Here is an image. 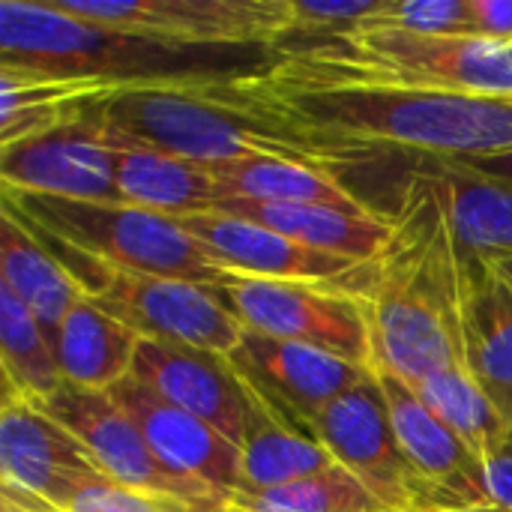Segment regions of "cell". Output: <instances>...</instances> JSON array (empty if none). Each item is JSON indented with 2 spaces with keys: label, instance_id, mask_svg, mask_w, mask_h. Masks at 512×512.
I'll list each match as a JSON object with an SVG mask.
<instances>
[{
  "label": "cell",
  "instance_id": "cell-28",
  "mask_svg": "<svg viewBox=\"0 0 512 512\" xmlns=\"http://www.w3.org/2000/svg\"><path fill=\"white\" fill-rule=\"evenodd\" d=\"M0 366L3 393L33 405L48 402L66 384L51 336L6 285H0Z\"/></svg>",
  "mask_w": 512,
  "mask_h": 512
},
{
  "label": "cell",
  "instance_id": "cell-33",
  "mask_svg": "<svg viewBox=\"0 0 512 512\" xmlns=\"http://www.w3.org/2000/svg\"><path fill=\"white\" fill-rule=\"evenodd\" d=\"M483 465V507H498L512 512V441Z\"/></svg>",
  "mask_w": 512,
  "mask_h": 512
},
{
  "label": "cell",
  "instance_id": "cell-31",
  "mask_svg": "<svg viewBox=\"0 0 512 512\" xmlns=\"http://www.w3.org/2000/svg\"><path fill=\"white\" fill-rule=\"evenodd\" d=\"M294 3V33L312 36L315 30L324 33H342L351 27H363L375 21L387 0H291Z\"/></svg>",
  "mask_w": 512,
  "mask_h": 512
},
{
  "label": "cell",
  "instance_id": "cell-34",
  "mask_svg": "<svg viewBox=\"0 0 512 512\" xmlns=\"http://www.w3.org/2000/svg\"><path fill=\"white\" fill-rule=\"evenodd\" d=\"M474 36L512 42V0H468Z\"/></svg>",
  "mask_w": 512,
  "mask_h": 512
},
{
  "label": "cell",
  "instance_id": "cell-36",
  "mask_svg": "<svg viewBox=\"0 0 512 512\" xmlns=\"http://www.w3.org/2000/svg\"><path fill=\"white\" fill-rule=\"evenodd\" d=\"M447 512H507V510H498V507H462V510H447Z\"/></svg>",
  "mask_w": 512,
  "mask_h": 512
},
{
  "label": "cell",
  "instance_id": "cell-16",
  "mask_svg": "<svg viewBox=\"0 0 512 512\" xmlns=\"http://www.w3.org/2000/svg\"><path fill=\"white\" fill-rule=\"evenodd\" d=\"M231 363L264 387L276 402L297 414L306 426L336 399L372 381V366H360L312 345L270 339L246 330Z\"/></svg>",
  "mask_w": 512,
  "mask_h": 512
},
{
  "label": "cell",
  "instance_id": "cell-35",
  "mask_svg": "<svg viewBox=\"0 0 512 512\" xmlns=\"http://www.w3.org/2000/svg\"><path fill=\"white\" fill-rule=\"evenodd\" d=\"M465 165L483 171V174H492V177H501V180H512V150L507 153H495V156H477V159H462Z\"/></svg>",
  "mask_w": 512,
  "mask_h": 512
},
{
  "label": "cell",
  "instance_id": "cell-23",
  "mask_svg": "<svg viewBox=\"0 0 512 512\" xmlns=\"http://www.w3.org/2000/svg\"><path fill=\"white\" fill-rule=\"evenodd\" d=\"M87 114V111H84ZM90 117V114H87ZM102 138L117 150V189L120 201L165 213L171 219L213 213L222 201V189L210 165L180 159L138 141H129L99 120H93Z\"/></svg>",
  "mask_w": 512,
  "mask_h": 512
},
{
  "label": "cell",
  "instance_id": "cell-17",
  "mask_svg": "<svg viewBox=\"0 0 512 512\" xmlns=\"http://www.w3.org/2000/svg\"><path fill=\"white\" fill-rule=\"evenodd\" d=\"M384 396L396 441L414 471L447 501L450 510L483 507V465L468 444L426 408L411 384L393 372L372 366Z\"/></svg>",
  "mask_w": 512,
  "mask_h": 512
},
{
  "label": "cell",
  "instance_id": "cell-2",
  "mask_svg": "<svg viewBox=\"0 0 512 512\" xmlns=\"http://www.w3.org/2000/svg\"><path fill=\"white\" fill-rule=\"evenodd\" d=\"M369 339L372 366L417 387L462 363L459 243L423 177L414 174L384 252L348 279Z\"/></svg>",
  "mask_w": 512,
  "mask_h": 512
},
{
  "label": "cell",
  "instance_id": "cell-25",
  "mask_svg": "<svg viewBox=\"0 0 512 512\" xmlns=\"http://www.w3.org/2000/svg\"><path fill=\"white\" fill-rule=\"evenodd\" d=\"M0 285H6L36 315L48 336H54L69 309L84 300L75 276L45 249L9 204H3L0 216Z\"/></svg>",
  "mask_w": 512,
  "mask_h": 512
},
{
  "label": "cell",
  "instance_id": "cell-4",
  "mask_svg": "<svg viewBox=\"0 0 512 512\" xmlns=\"http://www.w3.org/2000/svg\"><path fill=\"white\" fill-rule=\"evenodd\" d=\"M282 60L342 81L512 99V42L351 27L291 42Z\"/></svg>",
  "mask_w": 512,
  "mask_h": 512
},
{
  "label": "cell",
  "instance_id": "cell-38",
  "mask_svg": "<svg viewBox=\"0 0 512 512\" xmlns=\"http://www.w3.org/2000/svg\"><path fill=\"white\" fill-rule=\"evenodd\" d=\"M3 512H24V510H18V507H12V504H6V501H3Z\"/></svg>",
  "mask_w": 512,
  "mask_h": 512
},
{
  "label": "cell",
  "instance_id": "cell-10",
  "mask_svg": "<svg viewBox=\"0 0 512 512\" xmlns=\"http://www.w3.org/2000/svg\"><path fill=\"white\" fill-rule=\"evenodd\" d=\"M312 435L336 465L351 471L387 512H447V501L405 459L384 396L372 381L336 399L312 420Z\"/></svg>",
  "mask_w": 512,
  "mask_h": 512
},
{
  "label": "cell",
  "instance_id": "cell-5",
  "mask_svg": "<svg viewBox=\"0 0 512 512\" xmlns=\"http://www.w3.org/2000/svg\"><path fill=\"white\" fill-rule=\"evenodd\" d=\"M3 204H9L30 228L120 270L186 279L210 288H216L225 273L207 249L177 225V219L129 201H66L3 192Z\"/></svg>",
  "mask_w": 512,
  "mask_h": 512
},
{
  "label": "cell",
  "instance_id": "cell-29",
  "mask_svg": "<svg viewBox=\"0 0 512 512\" xmlns=\"http://www.w3.org/2000/svg\"><path fill=\"white\" fill-rule=\"evenodd\" d=\"M222 512H387L378 498L342 465H330L312 477L267 489L240 492Z\"/></svg>",
  "mask_w": 512,
  "mask_h": 512
},
{
  "label": "cell",
  "instance_id": "cell-19",
  "mask_svg": "<svg viewBox=\"0 0 512 512\" xmlns=\"http://www.w3.org/2000/svg\"><path fill=\"white\" fill-rule=\"evenodd\" d=\"M177 225L207 249V255L231 273L261 279H303V282H345L360 264L315 252L258 222L228 213L180 216Z\"/></svg>",
  "mask_w": 512,
  "mask_h": 512
},
{
  "label": "cell",
  "instance_id": "cell-6",
  "mask_svg": "<svg viewBox=\"0 0 512 512\" xmlns=\"http://www.w3.org/2000/svg\"><path fill=\"white\" fill-rule=\"evenodd\" d=\"M201 81L204 78L114 87L93 99L84 111L129 141L192 159L198 165H219L243 156L300 159L288 144L270 132H261L249 117L210 99L201 90Z\"/></svg>",
  "mask_w": 512,
  "mask_h": 512
},
{
  "label": "cell",
  "instance_id": "cell-7",
  "mask_svg": "<svg viewBox=\"0 0 512 512\" xmlns=\"http://www.w3.org/2000/svg\"><path fill=\"white\" fill-rule=\"evenodd\" d=\"M24 222V219H21ZM27 225V222H24ZM30 228V225H27ZM45 249L75 276L84 297L123 321L141 339L186 345L231 357L246 327L210 285L120 270L93 255L30 228Z\"/></svg>",
  "mask_w": 512,
  "mask_h": 512
},
{
  "label": "cell",
  "instance_id": "cell-20",
  "mask_svg": "<svg viewBox=\"0 0 512 512\" xmlns=\"http://www.w3.org/2000/svg\"><path fill=\"white\" fill-rule=\"evenodd\" d=\"M243 435H240V486L243 492H267L303 477H312L330 465V453L321 447L312 429L276 402L264 387L243 375Z\"/></svg>",
  "mask_w": 512,
  "mask_h": 512
},
{
  "label": "cell",
  "instance_id": "cell-32",
  "mask_svg": "<svg viewBox=\"0 0 512 512\" xmlns=\"http://www.w3.org/2000/svg\"><path fill=\"white\" fill-rule=\"evenodd\" d=\"M69 512H222V510H201L186 501L162 498V495H147L135 492L126 486H117L114 480H102L87 486L75 501Z\"/></svg>",
  "mask_w": 512,
  "mask_h": 512
},
{
  "label": "cell",
  "instance_id": "cell-30",
  "mask_svg": "<svg viewBox=\"0 0 512 512\" xmlns=\"http://www.w3.org/2000/svg\"><path fill=\"white\" fill-rule=\"evenodd\" d=\"M363 27H393L432 36H474L468 0H387L384 12Z\"/></svg>",
  "mask_w": 512,
  "mask_h": 512
},
{
  "label": "cell",
  "instance_id": "cell-1",
  "mask_svg": "<svg viewBox=\"0 0 512 512\" xmlns=\"http://www.w3.org/2000/svg\"><path fill=\"white\" fill-rule=\"evenodd\" d=\"M201 90L327 171L369 150L441 159L512 150V99L324 78L288 60L234 78H204Z\"/></svg>",
  "mask_w": 512,
  "mask_h": 512
},
{
  "label": "cell",
  "instance_id": "cell-9",
  "mask_svg": "<svg viewBox=\"0 0 512 512\" xmlns=\"http://www.w3.org/2000/svg\"><path fill=\"white\" fill-rule=\"evenodd\" d=\"M78 18L189 48L276 45L294 33L291 0H54Z\"/></svg>",
  "mask_w": 512,
  "mask_h": 512
},
{
  "label": "cell",
  "instance_id": "cell-12",
  "mask_svg": "<svg viewBox=\"0 0 512 512\" xmlns=\"http://www.w3.org/2000/svg\"><path fill=\"white\" fill-rule=\"evenodd\" d=\"M36 408L60 423L69 435H75L96 459L102 474L117 486L186 501L201 510H225V504L213 492L192 480H183L159 462L138 423L111 399V393L63 384L48 402H39Z\"/></svg>",
  "mask_w": 512,
  "mask_h": 512
},
{
  "label": "cell",
  "instance_id": "cell-11",
  "mask_svg": "<svg viewBox=\"0 0 512 512\" xmlns=\"http://www.w3.org/2000/svg\"><path fill=\"white\" fill-rule=\"evenodd\" d=\"M108 480L84 444L33 402L3 393L0 486L3 501L24 512H69L93 483Z\"/></svg>",
  "mask_w": 512,
  "mask_h": 512
},
{
  "label": "cell",
  "instance_id": "cell-8",
  "mask_svg": "<svg viewBox=\"0 0 512 512\" xmlns=\"http://www.w3.org/2000/svg\"><path fill=\"white\" fill-rule=\"evenodd\" d=\"M216 294L252 333L300 342L342 360L372 366V339L345 282L261 279L225 270Z\"/></svg>",
  "mask_w": 512,
  "mask_h": 512
},
{
  "label": "cell",
  "instance_id": "cell-3",
  "mask_svg": "<svg viewBox=\"0 0 512 512\" xmlns=\"http://www.w3.org/2000/svg\"><path fill=\"white\" fill-rule=\"evenodd\" d=\"M228 48H189L138 33H123L72 12L54 0H0V69L45 78L87 81L102 87L234 78L213 54Z\"/></svg>",
  "mask_w": 512,
  "mask_h": 512
},
{
  "label": "cell",
  "instance_id": "cell-27",
  "mask_svg": "<svg viewBox=\"0 0 512 512\" xmlns=\"http://www.w3.org/2000/svg\"><path fill=\"white\" fill-rule=\"evenodd\" d=\"M414 393L438 414L477 459H489L512 441V417L486 393V387L465 369L450 366L423 384Z\"/></svg>",
  "mask_w": 512,
  "mask_h": 512
},
{
  "label": "cell",
  "instance_id": "cell-37",
  "mask_svg": "<svg viewBox=\"0 0 512 512\" xmlns=\"http://www.w3.org/2000/svg\"><path fill=\"white\" fill-rule=\"evenodd\" d=\"M501 267H504V270H507V273H510V276H512V258H507V261H501Z\"/></svg>",
  "mask_w": 512,
  "mask_h": 512
},
{
  "label": "cell",
  "instance_id": "cell-18",
  "mask_svg": "<svg viewBox=\"0 0 512 512\" xmlns=\"http://www.w3.org/2000/svg\"><path fill=\"white\" fill-rule=\"evenodd\" d=\"M459 342L465 369L512 411V276L459 246Z\"/></svg>",
  "mask_w": 512,
  "mask_h": 512
},
{
  "label": "cell",
  "instance_id": "cell-15",
  "mask_svg": "<svg viewBox=\"0 0 512 512\" xmlns=\"http://www.w3.org/2000/svg\"><path fill=\"white\" fill-rule=\"evenodd\" d=\"M129 378L144 384L168 405L201 417L240 447L246 396L240 369L231 363V357L141 339Z\"/></svg>",
  "mask_w": 512,
  "mask_h": 512
},
{
  "label": "cell",
  "instance_id": "cell-26",
  "mask_svg": "<svg viewBox=\"0 0 512 512\" xmlns=\"http://www.w3.org/2000/svg\"><path fill=\"white\" fill-rule=\"evenodd\" d=\"M219 180L222 198H249L273 204H327L348 213H369L339 177L321 165L285 156H243L210 165Z\"/></svg>",
  "mask_w": 512,
  "mask_h": 512
},
{
  "label": "cell",
  "instance_id": "cell-39",
  "mask_svg": "<svg viewBox=\"0 0 512 512\" xmlns=\"http://www.w3.org/2000/svg\"><path fill=\"white\" fill-rule=\"evenodd\" d=\"M510 417H512V411H510Z\"/></svg>",
  "mask_w": 512,
  "mask_h": 512
},
{
  "label": "cell",
  "instance_id": "cell-24",
  "mask_svg": "<svg viewBox=\"0 0 512 512\" xmlns=\"http://www.w3.org/2000/svg\"><path fill=\"white\" fill-rule=\"evenodd\" d=\"M51 345L66 384L108 393L132 375L141 336L84 297L60 321Z\"/></svg>",
  "mask_w": 512,
  "mask_h": 512
},
{
  "label": "cell",
  "instance_id": "cell-13",
  "mask_svg": "<svg viewBox=\"0 0 512 512\" xmlns=\"http://www.w3.org/2000/svg\"><path fill=\"white\" fill-rule=\"evenodd\" d=\"M3 192L66 201H120L117 150L93 117L81 114L42 135L6 144L0 153Z\"/></svg>",
  "mask_w": 512,
  "mask_h": 512
},
{
  "label": "cell",
  "instance_id": "cell-21",
  "mask_svg": "<svg viewBox=\"0 0 512 512\" xmlns=\"http://www.w3.org/2000/svg\"><path fill=\"white\" fill-rule=\"evenodd\" d=\"M417 177L435 192L453 240L465 252L495 261L512 258V180L441 156H423Z\"/></svg>",
  "mask_w": 512,
  "mask_h": 512
},
{
  "label": "cell",
  "instance_id": "cell-14",
  "mask_svg": "<svg viewBox=\"0 0 512 512\" xmlns=\"http://www.w3.org/2000/svg\"><path fill=\"white\" fill-rule=\"evenodd\" d=\"M108 393L138 423L150 450L168 471L204 486L222 504L243 492L240 447L219 429H213L210 423L183 408L168 405L135 378L120 381Z\"/></svg>",
  "mask_w": 512,
  "mask_h": 512
},
{
  "label": "cell",
  "instance_id": "cell-22",
  "mask_svg": "<svg viewBox=\"0 0 512 512\" xmlns=\"http://www.w3.org/2000/svg\"><path fill=\"white\" fill-rule=\"evenodd\" d=\"M219 213L258 222L294 243L354 264L375 261L393 237V219L381 213H348L327 204H273L249 198H222Z\"/></svg>",
  "mask_w": 512,
  "mask_h": 512
}]
</instances>
